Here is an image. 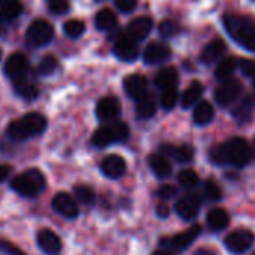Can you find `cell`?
Segmentation results:
<instances>
[{
  "label": "cell",
  "instance_id": "1",
  "mask_svg": "<svg viewBox=\"0 0 255 255\" xmlns=\"http://www.w3.org/2000/svg\"><path fill=\"white\" fill-rule=\"evenodd\" d=\"M211 158L214 163L221 166L244 167L251 160V148L248 142L242 137H233L223 145L214 146L211 151Z\"/></svg>",
  "mask_w": 255,
  "mask_h": 255
},
{
  "label": "cell",
  "instance_id": "2",
  "mask_svg": "<svg viewBox=\"0 0 255 255\" xmlns=\"http://www.w3.org/2000/svg\"><path fill=\"white\" fill-rule=\"evenodd\" d=\"M224 27L238 43L255 52V21L247 16L229 13L224 16Z\"/></svg>",
  "mask_w": 255,
  "mask_h": 255
},
{
  "label": "cell",
  "instance_id": "3",
  "mask_svg": "<svg viewBox=\"0 0 255 255\" xmlns=\"http://www.w3.org/2000/svg\"><path fill=\"white\" fill-rule=\"evenodd\" d=\"M45 128H46V118L42 114L30 112L22 118L12 121L7 126L6 133L13 140H25L28 137L43 133Z\"/></svg>",
  "mask_w": 255,
  "mask_h": 255
},
{
  "label": "cell",
  "instance_id": "4",
  "mask_svg": "<svg viewBox=\"0 0 255 255\" xmlns=\"http://www.w3.org/2000/svg\"><path fill=\"white\" fill-rule=\"evenodd\" d=\"M46 181L40 170L28 169L10 181V188L22 197H34L45 190Z\"/></svg>",
  "mask_w": 255,
  "mask_h": 255
},
{
  "label": "cell",
  "instance_id": "5",
  "mask_svg": "<svg viewBox=\"0 0 255 255\" xmlns=\"http://www.w3.org/2000/svg\"><path fill=\"white\" fill-rule=\"evenodd\" d=\"M127 137H128V127H127V124L121 123V121H112L108 126L99 127L94 131V134L91 137V142L97 148H106L111 143L123 142Z\"/></svg>",
  "mask_w": 255,
  "mask_h": 255
},
{
  "label": "cell",
  "instance_id": "6",
  "mask_svg": "<svg viewBox=\"0 0 255 255\" xmlns=\"http://www.w3.org/2000/svg\"><path fill=\"white\" fill-rule=\"evenodd\" d=\"M52 36H54L52 25L45 19H36L30 24V27L25 33V40H27L28 46L40 48V46H45L46 43H49Z\"/></svg>",
  "mask_w": 255,
  "mask_h": 255
},
{
  "label": "cell",
  "instance_id": "7",
  "mask_svg": "<svg viewBox=\"0 0 255 255\" xmlns=\"http://www.w3.org/2000/svg\"><path fill=\"white\" fill-rule=\"evenodd\" d=\"M202 232V227L200 226H193L190 227L188 230L176 235V236H172V238H164L160 241V244L169 250V251H175V253H181V251H185L187 248H190V245L199 238Z\"/></svg>",
  "mask_w": 255,
  "mask_h": 255
},
{
  "label": "cell",
  "instance_id": "8",
  "mask_svg": "<svg viewBox=\"0 0 255 255\" xmlns=\"http://www.w3.org/2000/svg\"><path fill=\"white\" fill-rule=\"evenodd\" d=\"M255 238L254 233L251 230H245V229H239V230H235L233 233H230L224 244H226V248L232 253V254L241 255L245 254L254 244Z\"/></svg>",
  "mask_w": 255,
  "mask_h": 255
},
{
  "label": "cell",
  "instance_id": "9",
  "mask_svg": "<svg viewBox=\"0 0 255 255\" xmlns=\"http://www.w3.org/2000/svg\"><path fill=\"white\" fill-rule=\"evenodd\" d=\"M242 84L238 79H227L223 81V84L215 90V100L220 106L226 108L230 106L233 102H236L239 99V96L242 94Z\"/></svg>",
  "mask_w": 255,
  "mask_h": 255
},
{
  "label": "cell",
  "instance_id": "10",
  "mask_svg": "<svg viewBox=\"0 0 255 255\" xmlns=\"http://www.w3.org/2000/svg\"><path fill=\"white\" fill-rule=\"evenodd\" d=\"M52 209L64 218L73 220L79 215L78 202L67 193H58L52 199Z\"/></svg>",
  "mask_w": 255,
  "mask_h": 255
},
{
  "label": "cell",
  "instance_id": "11",
  "mask_svg": "<svg viewBox=\"0 0 255 255\" xmlns=\"http://www.w3.org/2000/svg\"><path fill=\"white\" fill-rule=\"evenodd\" d=\"M200 206H202V197L190 194V196H185L176 202L175 212L184 221H193L197 218V215L200 212Z\"/></svg>",
  "mask_w": 255,
  "mask_h": 255
},
{
  "label": "cell",
  "instance_id": "12",
  "mask_svg": "<svg viewBox=\"0 0 255 255\" xmlns=\"http://www.w3.org/2000/svg\"><path fill=\"white\" fill-rule=\"evenodd\" d=\"M114 54L123 61H133L139 55V46L134 39H131L127 33L123 34L114 45Z\"/></svg>",
  "mask_w": 255,
  "mask_h": 255
},
{
  "label": "cell",
  "instance_id": "13",
  "mask_svg": "<svg viewBox=\"0 0 255 255\" xmlns=\"http://www.w3.org/2000/svg\"><path fill=\"white\" fill-rule=\"evenodd\" d=\"M27 70H28V60H27V57L24 54L15 52V54L7 57V60L4 63V73H6V76H9L13 81H16L19 78H24Z\"/></svg>",
  "mask_w": 255,
  "mask_h": 255
},
{
  "label": "cell",
  "instance_id": "14",
  "mask_svg": "<svg viewBox=\"0 0 255 255\" xmlns=\"http://www.w3.org/2000/svg\"><path fill=\"white\" fill-rule=\"evenodd\" d=\"M120 112H121V106L115 97H103L99 100L96 106V115L100 121L111 123L120 115Z\"/></svg>",
  "mask_w": 255,
  "mask_h": 255
},
{
  "label": "cell",
  "instance_id": "15",
  "mask_svg": "<svg viewBox=\"0 0 255 255\" xmlns=\"http://www.w3.org/2000/svg\"><path fill=\"white\" fill-rule=\"evenodd\" d=\"M100 169H102V173L111 179H118L121 178L124 173H126V161L123 157L117 155V154H112V155H108L103 158L102 164H100Z\"/></svg>",
  "mask_w": 255,
  "mask_h": 255
},
{
  "label": "cell",
  "instance_id": "16",
  "mask_svg": "<svg viewBox=\"0 0 255 255\" xmlns=\"http://www.w3.org/2000/svg\"><path fill=\"white\" fill-rule=\"evenodd\" d=\"M39 248L48 255H58L61 251V241L60 238L48 229H43L36 236Z\"/></svg>",
  "mask_w": 255,
  "mask_h": 255
},
{
  "label": "cell",
  "instance_id": "17",
  "mask_svg": "<svg viewBox=\"0 0 255 255\" xmlns=\"http://www.w3.org/2000/svg\"><path fill=\"white\" fill-rule=\"evenodd\" d=\"M170 57V49L167 45L160 42H151L143 51V60L146 64H158Z\"/></svg>",
  "mask_w": 255,
  "mask_h": 255
},
{
  "label": "cell",
  "instance_id": "18",
  "mask_svg": "<svg viewBox=\"0 0 255 255\" xmlns=\"http://www.w3.org/2000/svg\"><path fill=\"white\" fill-rule=\"evenodd\" d=\"M146 87H148V81L142 75L136 73V75H130L124 79V90H126L127 96L134 100H137L143 94H146Z\"/></svg>",
  "mask_w": 255,
  "mask_h": 255
},
{
  "label": "cell",
  "instance_id": "19",
  "mask_svg": "<svg viewBox=\"0 0 255 255\" xmlns=\"http://www.w3.org/2000/svg\"><path fill=\"white\" fill-rule=\"evenodd\" d=\"M151 28H152V19L148 16H139L128 24L127 34L136 42H139V40H143L149 34Z\"/></svg>",
  "mask_w": 255,
  "mask_h": 255
},
{
  "label": "cell",
  "instance_id": "20",
  "mask_svg": "<svg viewBox=\"0 0 255 255\" xmlns=\"http://www.w3.org/2000/svg\"><path fill=\"white\" fill-rule=\"evenodd\" d=\"M226 51H227L226 42L221 40V39H214L212 42H209V43L203 48L202 55H200V60H202V63H205V64H212V63L218 61V60L224 55Z\"/></svg>",
  "mask_w": 255,
  "mask_h": 255
},
{
  "label": "cell",
  "instance_id": "21",
  "mask_svg": "<svg viewBox=\"0 0 255 255\" xmlns=\"http://www.w3.org/2000/svg\"><path fill=\"white\" fill-rule=\"evenodd\" d=\"M206 223L212 232H221V230L227 229V226L230 223L229 212L223 208H214L208 212Z\"/></svg>",
  "mask_w": 255,
  "mask_h": 255
},
{
  "label": "cell",
  "instance_id": "22",
  "mask_svg": "<svg viewBox=\"0 0 255 255\" xmlns=\"http://www.w3.org/2000/svg\"><path fill=\"white\" fill-rule=\"evenodd\" d=\"M149 166L157 178L166 179L172 175V164L163 154H154L149 157Z\"/></svg>",
  "mask_w": 255,
  "mask_h": 255
},
{
  "label": "cell",
  "instance_id": "23",
  "mask_svg": "<svg viewBox=\"0 0 255 255\" xmlns=\"http://www.w3.org/2000/svg\"><path fill=\"white\" fill-rule=\"evenodd\" d=\"M13 90L19 97H22L25 100H34L39 96V87L33 81L27 79L25 76L15 81Z\"/></svg>",
  "mask_w": 255,
  "mask_h": 255
},
{
  "label": "cell",
  "instance_id": "24",
  "mask_svg": "<svg viewBox=\"0 0 255 255\" xmlns=\"http://www.w3.org/2000/svg\"><path fill=\"white\" fill-rule=\"evenodd\" d=\"M157 112V102L151 94H143L140 99L136 100V115L142 120H148L154 117Z\"/></svg>",
  "mask_w": 255,
  "mask_h": 255
},
{
  "label": "cell",
  "instance_id": "25",
  "mask_svg": "<svg viewBox=\"0 0 255 255\" xmlns=\"http://www.w3.org/2000/svg\"><path fill=\"white\" fill-rule=\"evenodd\" d=\"M178 79H179V76H178V72L175 67H164L155 75V85L161 90L176 88Z\"/></svg>",
  "mask_w": 255,
  "mask_h": 255
},
{
  "label": "cell",
  "instance_id": "26",
  "mask_svg": "<svg viewBox=\"0 0 255 255\" xmlns=\"http://www.w3.org/2000/svg\"><path fill=\"white\" fill-rule=\"evenodd\" d=\"M215 117V111L209 102H200L196 105L194 112H193V120L194 124L197 126H208Z\"/></svg>",
  "mask_w": 255,
  "mask_h": 255
},
{
  "label": "cell",
  "instance_id": "27",
  "mask_svg": "<svg viewBox=\"0 0 255 255\" xmlns=\"http://www.w3.org/2000/svg\"><path fill=\"white\" fill-rule=\"evenodd\" d=\"M202 94H203V87H202V84L197 82V81L191 82V85L184 91V96H182V99H181L182 108H184V109H190V108L196 106L197 102L200 100Z\"/></svg>",
  "mask_w": 255,
  "mask_h": 255
},
{
  "label": "cell",
  "instance_id": "28",
  "mask_svg": "<svg viewBox=\"0 0 255 255\" xmlns=\"http://www.w3.org/2000/svg\"><path fill=\"white\" fill-rule=\"evenodd\" d=\"M239 66V61L238 58L235 57H229V58H224L220 61V64L217 66V70H215V76L221 81H227L233 76V73L236 72Z\"/></svg>",
  "mask_w": 255,
  "mask_h": 255
},
{
  "label": "cell",
  "instance_id": "29",
  "mask_svg": "<svg viewBox=\"0 0 255 255\" xmlns=\"http://www.w3.org/2000/svg\"><path fill=\"white\" fill-rule=\"evenodd\" d=\"M22 10V6L18 0H0V19L10 21L16 18Z\"/></svg>",
  "mask_w": 255,
  "mask_h": 255
},
{
  "label": "cell",
  "instance_id": "30",
  "mask_svg": "<svg viewBox=\"0 0 255 255\" xmlns=\"http://www.w3.org/2000/svg\"><path fill=\"white\" fill-rule=\"evenodd\" d=\"M117 25V15L111 9H102L96 15V27L99 30H112Z\"/></svg>",
  "mask_w": 255,
  "mask_h": 255
},
{
  "label": "cell",
  "instance_id": "31",
  "mask_svg": "<svg viewBox=\"0 0 255 255\" xmlns=\"http://www.w3.org/2000/svg\"><path fill=\"white\" fill-rule=\"evenodd\" d=\"M255 108V102L253 97H245L233 111V117L239 121H248L253 115Z\"/></svg>",
  "mask_w": 255,
  "mask_h": 255
},
{
  "label": "cell",
  "instance_id": "32",
  "mask_svg": "<svg viewBox=\"0 0 255 255\" xmlns=\"http://www.w3.org/2000/svg\"><path fill=\"white\" fill-rule=\"evenodd\" d=\"M75 197L76 202H81L82 205L91 206L96 202V194L93 191V188H90L88 185H78L75 187Z\"/></svg>",
  "mask_w": 255,
  "mask_h": 255
},
{
  "label": "cell",
  "instance_id": "33",
  "mask_svg": "<svg viewBox=\"0 0 255 255\" xmlns=\"http://www.w3.org/2000/svg\"><path fill=\"white\" fill-rule=\"evenodd\" d=\"M63 30L69 37H79L85 31V24L81 19H69L64 22Z\"/></svg>",
  "mask_w": 255,
  "mask_h": 255
},
{
  "label": "cell",
  "instance_id": "34",
  "mask_svg": "<svg viewBox=\"0 0 255 255\" xmlns=\"http://www.w3.org/2000/svg\"><path fill=\"white\" fill-rule=\"evenodd\" d=\"M178 181H179V184H181L182 187H185V188H196V187L199 185V182H200L199 175H197L194 170H191V169L182 170V172L179 173V176H178Z\"/></svg>",
  "mask_w": 255,
  "mask_h": 255
},
{
  "label": "cell",
  "instance_id": "35",
  "mask_svg": "<svg viewBox=\"0 0 255 255\" xmlns=\"http://www.w3.org/2000/svg\"><path fill=\"white\" fill-rule=\"evenodd\" d=\"M178 91L176 88H167V90H163V94H161V99H160V103H161V108L166 109V111H172L178 102Z\"/></svg>",
  "mask_w": 255,
  "mask_h": 255
},
{
  "label": "cell",
  "instance_id": "36",
  "mask_svg": "<svg viewBox=\"0 0 255 255\" xmlns=\"http://www.w3.org/2000/svg\"><path fill=\"white\" fill-rule=\"evenodd\" d=\"M172 157H175V160L179 163H190L194 158V149L190 145H182L173 149Z\"/></svg>",
  "mask_w": 255,
  "mask_h": 255
},
{
  "label": "cell",
  "instance_id": "37",
  "mask_svg": "<svg viewBox=\"0 0 255 255\" xmlns=\"http://www.w3.org/2000/svg\"><path fill=\"white\" fill-rule=\"evenodd\" d=\"M221 196H223L221 188L214 181H208L205 184V188H203V197L205 199H208L211 202H217V200L221 199Z\"/></svg>",
  "mask_w": 255,
  "mask_h": 255
},
{
  "label": "cell",
  "instance_id": "38",
  "mask_svg": "<svg viewBox=\"0 0 255 255\" xmlns=\"http://www.w3.org/2000/svg\"><path fill=\"white\" fill-rule=\"evenodd\" d=\"M57 69V60L54 55H46L42 58V61L37 66L39 75H51Z\"/></svg>",
  "mask_w": 255,
  "mask_h": 255
},
{
  "label": "cell",
  "instance_id": "39",
  "mask_svg": "<svg viewBox=\"0 0 255 255\" xmlns=\"http://www.w3.org/2000/svg\"><path fill=\"white\" fill-rule=\"evenodd\" d=\"M158 31H160V34H161L163 37H173V36L179 31V27H178L175 22H172V21H163V22L160 24Z\"/></svg>",
  "mask_w": 255,
  "mask_h": 255
},
{
  "label": "cell",
  "instance_id": "40",
  "mask_svg": "<svg viewBox=\"0 0 255 255\" xmlns=\"http://www.w3.org/2000/svg\"><path fill=\"white\" fill-rule=\"evenodd\" d=\"M54 13H66L69 10V0H45Z\"/></svg>",
  "mask_w": 255,
  "mask_h": 255
},
{
  "label": "cell",
  "instance_id": "41",
  "mask_svg": "<svg viewBox=\"0 0 255 255\" xmlns=\"http://www.w3.org/2000/svg\"><path fill=\"white\" fill-rule=\"evenodd\" d=\"M239 67L244 72V75H247L248 78L255 79V60L251 58H244L239 61Z\"/></svg>",
  "mask_w": 255,
  "mask_h": 255
},
{
  "label": "cell",
  "instance_id": "42",
  "mask_svg": "<svg viewBox=\"0 0 255 255\" xmlns=\"http://www.w3.org/2000/svg\"><path fill=\"white\" fill-rule=\"evenodd\" d=\"M178 194V190L172 185H163L158 191H157V196L161 199V200H170L173 199L175 196Z\"/></svg>",
  "mask_w": 255,
  "mask_h": 255
},
{
  "label": "cell",
  "instance_id": "43",
  "mask_svg": "<svg viewBox=\"0 0 255 255\" xmlns=\"http://www.w3.org/2000/svg\"><path fill=\"white\" fill-rule=\"evenodd\" d=\"M115 4H117V7H118L121 12L128 13V12H131V10L136 9L137 0H115Z\"/></svg>",
  "mask_w": 255,
  "mask_h": 255
},
{
  "label": "cell",
  "instance_id": "44",
  "mask_svg": "<svg viewBox=\"0 0 255 255\" xmlns=\"http://www.w3.org/2000/svg\"><path fill=\"white\" fill-rule=\"evenodd\" d=\"M9 175H10V167L1 164V166H0V182H4V181L7 179Z\"/></svg>",
  "mask_w": 255,
  "mask_h": 255
},
{
  "label": "cell",
  "instance_id": "45",
  "mask_svg": "<svg viewBox=\"0 0 255 255\" xmlns=\"http://www.w3.org/2000/svg\"><path fill=\"white\" fill-rule=\"evenodd\" d=\"M169 212H170V211H169V208H167V206H164V205H161V206H158V208H157V215H158V217H163V218H164V217H167V215H169Z\"/></svg>",
  "mask_w": 255,
  "mask_h": 255
},
{
  "label": "cell",
  "instance_id": "46",
  "mask_svg": "<svg viewBox=\"0 0 255 255\" xmlns=\"http://www.w3.org/2000/svg\"><path fill=\"white\" fill-rule=\"evenodd\" d=\"M196 255H217L214 251H211V250H199L197 253H196Z\"/></svg>",
  "mask_w": 255,
  "mask_h": 255
},
{
  "label": "cell",
  "instance_id": "47",
  "mask_svg": "<svg viewBox=\"0 0 255 255\" xmlns=\"http://www.w3.org/2000/svg\"><path fill=\"white\" fill-rule=\"evenodd\" d=\"M152 255H175L172 251H169V250H158V251H155Z\"/></svg>",
  "mask_w": 255,
  "mask_h": 255
},
{
  "label": "cell",
  "instance_id": "48",
  "mask_svg": "<svg viewBox=\"0 0 255 255\" xmlns=\"http://www.w3.org/2000/svg\"><path fill=\"white\" fill-rule=\"evenodd\" d=\"M1 22H3V21H1V19H0V27H1Z\"/></svg>",
  "mask_w": 255,
  "mask_h": 255
},
{
  "label": "cell",
  "instance_id": "49",
  "mask_svg": "<svg viewBox=\"0 0 255 255\" xmlns=\"http://www.w3.org/2000/svg\"><path fill=\"white\" fill-rule=\"evenodd\" d=\"M0 58H1V51H0Z\"/></svg>",
  "mask_w": 255,
  "mask_h": 255
},
{
  "label": "cell",
  "instance_id": "50",
  "mask_svg": "<svg viewBox=\"0 0 255 255\" xmlns=\"http://www.w3.org/2000/svg\"><path fill=\"white\" fill-rule=\"evenodd\" d=\"M254 90H255V82H254Z\"/></svg>",
  "mask_w": 255,
  "mask_h": 255
},
{
  "label": "cell",
  "instance_id": "51",
  "mask_svg": "<svg viewBox=\"0 0 255 255\" xmlns=\"http://www.w3.org/2000/svg\"><path fill=\"white\" fill-rule=\"evenodd\" d=\"M254 255H255V254H254Z\"/></svg>",
  "mask_w": 255,
  "mask_h": 255
}]
</instances>
